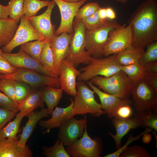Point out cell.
Masks as SVG:
<instances>
[{
  "label": "cell",
  "instance_id": "obj_12",
  "mask_svg": "<svg viewBox=\"0 0 157 157\" xmlns=\"http://www.w3.org/2000/svg\"><path fill=\"white\" fill-rule=\"evenodd\" d=\"M58 6L61 15L60 25L55 31L56 36L64 32L74 33L73 23L78 10L87 0H81L76 2H69L62 0H53Z\"/></svg>",
  "mask_w": 157,
  "mask_h": 157
},
{
  "label": "cell",
  "instance_id": "obj_49",
  "mask_svg": "<svg viewBox=\"0 0 157 157\" xmlns=\"http://www.w3.org/2000/svg\"><path fill=\"white\" fill-rule=\"evenodd\" d=\"M106 14L107 19L113 20L116 17L115 13L114 10L110 7L106 8Z\"/></svg>",
  "mask_w": 157,
  "mask_h": 157
},
{
  "label": "cell",
  "instance_id": "obj_4",
  "mask_svg": "<svg viewBox=\"0 0 157 157\" xmlns=\"http://www.w3.org/2000/svg\"><path fill=\"white\" fill-rule=\"evenodd\" d=\"M76 88L77 94L74 100V108L76 115H84L89 113L93 117H98L105 114L101 104L95 99L94 91L85 82H76Z\"/></svg>",
  "mask_w": 157,
  "mask_h": 157
},
{
  "label": "cell",
  "instance_id": "obj_21",
  "mask_svg": "<svg viewBox=\"0 0 157 157\" xmlns=\"http://www.w3.org/2000/svg\"><path fill=\"white\" fill-rule=\"evenodd\" d=\"M18 140L0 139V157H31L33 154L29 147L18 144Z\"/></svg>",
  "mask_w": 157,
  "mask_h": 157
},
{
  "label": "cell",
  "instance_id": "obj_13",
  "mask_svg": "<svg viewBox=\"0 0 157 157\" xmlns=\"http://www.w3.org/2000/svg\"><path fill=\"white\" fill-rule=\"evenodd\" d=\"M86 117L77 119L73 117L64 121L59 127L58 139L67 147L72 144L83 135L86 125Z\"/></svg>",
  "mask_w": 157,
  "mask_h": 157
},
{
  "label": "cell",
  "instance_id": "obj_15",
  "mask_svg": "<svg viewBox=\"0 0 157 157\" xmlns=\"http://www.w3.org/2000/svg\"><path fill=\"white\" fill-rule=\"evenodd\" d=\"M53 0L50 1L46 10L42 14L28 18L31 25L38 32L51 41L55 36L56 26L52 24L51 15L55 5Z\"/></svg>",
  "mask_w": 157,
  "mask_h": 157
},
{
  "label": "cell",
  "instance_id": "obj_53",
  "mask_svg": "<svg viewBox=\"0 0 157 157\" xmlns=\"http://www.w3.org/2000/svg\"><path fill=\"white\" fill-rule=\"evenodd\" d=\"M128 0H117V1L123 3H125Z\"/></svg>",
  "mask_w": 157,
  "mask_h": 157
},
{
  "label": "cell",
  "instance_id": "obj_27",
  "mask_svg": "<svg viewBox=\"0 0 157 157\" xmlns=\"http://www.w3.org/2000/svg\"><path fill=\"white\" fill-rule=\"evenodd\" d=\"M41 90L43 101L47 107L48 114L51 115L62 98L63 91L61 88L48 86Z\"/></svg>",
  "mask_w": 157,
  "mask_h": 157
},
{
  "label": "cell",
  "instance_id": "obj_5",
  "mask_svg": "<svg viewBox=\"0 0 157 157\" xmlns=\"http://www.w3.org/2000/svg\"><path fill=\"white\" fill-rule=\"evenodd\" d=\"M77 20L69 42V53L65 59L71 62L76 68L81 64L87 65L92 57L85 47L86 29L81 20Z\"/></svg>",
  "mask_w": 157,
  "mask_h": 157
},
{
  "label": "cell",
  "instance_id": "obj_8",
  "mask_svg": "<svg viewBox=\"0 0 157 157\" xmlns=\"http://www.w3.org/2000/svg\"><path fill=\"white\" fill-rule=\"evenodd\" d=\"M133 33L131 26L125 24L117 27L109 33L107 41L102 51L103 56L107 57L117 54L132 46Z\"/></svg>",
  "mask_w": 157,
  "mask_h": 157
},
{
  "label": "cell",
  "instance_id": "obj_51",
  "mask_svg": "<svg viewBox=\"0 0 157 157\" xmlns=\"http://www.w3.org/2000/svg\"><path fill=\"white\" fill-rule=\"evenodd\" d=\"M142 138V141L143 142L146 144L149 143L151 140V136L150 134L146 133L143 135Z\"/></svg>",
  "mask_w": 157,
  "mask_h": 157
},
{
  "label": "cell",
  "instance_id": "obj_10",
  "mask_svg": "<svg viewBox=\"0 0 157 157\" xmlns=\"http://www.w3.org/2000/svg\"><path fill=\"white\" fill-rule=\"evenodd\" d=\"M102 149L101 139L95 137L92 139L87 133L86 125L82 136L67 147L66 150L72 157H99L102 154Z\"/></svg>",
  "mask_w": 157,
  "mask_h": 157
},
{
  "label": "cell",
  "instance_id": "obj_48",
  "mask_svg": "<svg viewBox=\"0 0 157 157\" xmlns=\"http://www.w3.org/2000/svg\"><path fill=\"white\" fill-rule=\"evenodd\" d=\"M9 15L8 6H4L0 4V19L7 18Z\"/></svg>",
  "mask_w": 157,
  "mask_h": 157
},
{
  "label": "cell",
  "instance_id": "obj_41",
  "mask_svg": "<svg viewBox=\"0 0 157 157\" xmlns=\"http://www.w3.org/2000/svg\"><path fill=\"white\" fill-rule=\"evenodd\" d=\"M152 128L146 127L144 131L142 132L140 134L135 137H133L132 134L129 135L128 140L125 144L122 147H121L112 153L108 154L104 156V157H119L122 151L133 141L137 140L141 138V136L144 134L149 133L152 130Z\"/></svg>",
  "mask_w": 157,
  "mask_h": 157
},
{
  "label": "cell",
  "instance_id": "obj_52",
  "mask_svg": "<svg viewBox=\"0 0 157 157\" xmlns=\"http://www.w3.org/2000/svg\"><path fill=\"white\" fill-rule=\"evenodd\" d=\"M69 2H76L80 1L81 0H62Z\"/></svg>",
  "mask_w": 157,
  "mask_h": 157
},
{
  "label": "cell",
  "instance_id": "obj_38",
  "mask_svg": "<svg viewBox=\"0 0 157 157\" xmlns=\"http://www.w3.org/2000/svg\"><path fill=\"white\" fill-rule=\"evenodd\" d=\"M98 10L91 16L81 20L86 29L90 31L97 28L104 26L108 21V20L103 21L100 19Z\"/></svg>",
  "mask_w": 157,
  "mask_h": 157
},
{
  "label": "cell",
  "instance_id": "obj_30",
  "mask_svg": "<svg viewBox=\"0 0 157 157\" xmlns=\"http://www.w3.org/2000/svg\"><path fill=\"white\" fill-rule=\"evenodd\" d=\"M121 69L127 75L133 85L143 80L146 72L144 66L139 63L122 65Z\"/></svg>",
  "mask_w": 157,
  "mask_h": 157
},
{
  "label": "cell",
  "instance_id": "obj_43",
  "mask_svg": "<svg viewBox=\"0 0 157 157\" xmlns=\"http://www.w3.org/2000/svg\"><path fill=\"white\" fill-rule=\"evenodd\" d=\"M131 104L123 105L118 108L114 112L113 117L123 119H129L132 116L133 110Z\"/></svg>",
  "mask_w": 157,
  "mask_h": 157
},
{
  "label": "cell",
  "instance_id": "obj_50",
  "mask_svg": "<svg viewBox=\"0 0 157 157\" xmlns=\"http://www.w3.org/2000/svg\"><path fill=\"white\" fill-rule=\"evenodd\" d=\"M99 17L103 21H106L107 19L106 14V8L100 7L98 10Z\"/></svg>",
  "mask_w": 157,
  "mask_h": 157
},
{
  "label": "cell",
  "instance_id": "obj_22",
  "mask_svg": "<svg viewBox=\"0 0 157 157\" xmlns=\"http://www.w3.org/2000/svg\"><path fill=\"white\" fill-rule=\"evenodd\" d=\"M47 108H42L39 111H33L25 117L28 118L25 126L22 127V132L19 135V145L22 147H25L28 139L32 133L36 124L42 118L49 117Z\"/></svg>",
  "mask_w": 157,
  "mask_h": 157
},
{
  "label": "cell",
  "instance_id": "obj_29",
  "mask_svg": "<svg viewBox=\"0 0 157 157\" xmlns=\"http://www.w3.org/2000/svg\"><path fill=\"white\" fill-rule=\"evenodd\" d=\"M48 40H36L34 42H29L22 44L20 45L19 51L26 53L36 60L39 62L40 55L42 48L45 43Z\"/></svg>",
  "mask_w": 157,
  "mask_h": 157
},
{
  "label": "cell",
  "instance_id": "obj_47",
  "mask_svg": "<svg viewBox=\"0 0 157 157\" xmlns=\"http://www.w3.org/2000/svg\"><path fill=\"white\" fill-rule=\"evenodd\" d=\"M143 66L146 72L157 73V62L149 63Z\"/></svg>",
  "mask_w": 157,
  "mask_h": 157
},
{
  "label": "cell",
  "instance_id": "obj_28",
  "mask_svg": "<svg viewBox=\"0 0 157 157\" xmlns=\"http://www.w3.org/2000/svg\"><path fill=\"white\" fill-rule=\"evenodd\" d=\"M39 62L52 77L59 78L55 69L50 41L49 40L44 45L40 55Z\"/></svg>",
  "mask_w": 157,
  "mask_h": 157
},
{
  "label": "cell",
  "instance_id": "obj_18",
  "mask_svg": "<svg viewBox=\"0 0 157 157\" xmlns=\"http://www.w3.org/2000/svg\"><path fill=\"white\" fill-rule=\"evenodd\" d=\"M73 34H69L67 32L63 33L58 36H55L53 40L50 42L54 66L56 72L58 75L61 62L66 59L68 55L69 42Z\"/></svg>",
  "mask_w": 157,
  "mask_h": 157
},
{
  "label": "cell",
  "instance_id": "obj_17",
  "mask_svg": "<svg viewBox=\"0 0 157 157\" xmlns=\"http://www.w3.org/2000/svg\"><path fill=\"white\" fill-rule=\"evenodd\" d=\"M87 83L99 97L102 109L105 113L107 114L109 118H113L115 111L120 106L131 104V101L129 99H122L116 96L102 91L90 81H87Z\"/></svg>",
  "mask_w": 157,
  "mask_h": 157
},
{
  "label": "cell",
  "instance_id": "obj_35",
  "mask_svg": "<svg viewBox=\"0 0 157 157\" xmlns=\"http://www.w3.org/2000/svg\"><path fill=\"white\" fill-rule=\"evenodd\" d=\"M146 47L147 49L139 63L142 65L157 62V40L148 44Z\"/></svg>",
  "mask_w": 157,
  "mask_h": 157
},
{
  "label": "cell",
  "instance_id": "obj_54",
  "mask_svg": "<svg viewBox=\"0 0 157 157\" xmlns=\"http://www.w3.org/2000/svg\"><path fill=\"white\" fill-rule=\"evenodd\" d=\"M2 53H3V51H2V50L0 49V56H1V55Z\"/></svg>",
  "mask_w": 157,
  "mask_h": 157
},
{
  "label": "cell",
  "instance_id": "obj_45",
  "mask_svg": "<svg viewBox=\"0 0 157 157\" xmlns=\"http://www.w3.org/2000/svg\"><path fill=\"white\" fill-rule=\"evenodd\" d=\"M17 69L13 66L5 58L0 56V74L9 75L16 72Z\"/></svg>",
  "mask_w": 157,
  "mask_h": 157
},
{
  "label": "cell",
  "instance_id": "obj_37",
  "mask_svg": "<svg viewBox=\"0 0 157 157\" xmlns=\"http://www.w3.org/2000/svg\"><path fill=\"white\" fill-rule=\"evenodd\" d=\"M16 102L19 104L22 102L28 96L31 89L28 84L23 82L13 80Z\"/></svg>",
  "mask_w": 157,
  "mask_h": 157
},
{
  "label": "cell",
  "instance_id": "obj_42",
  "mask_svg": "<svg viewBox=\"0 0 157 157\" xmlns=\"http://www.w3.org/2000/svg\"><path fill=\"white\" fill-rule=\"evenodd\" d=\"M18 105L0 91V107L8 109L17 113L19 111Z\"/></svg>",
  "mask_w": 157,
  "mask_h": 157
},
{
  "label": "cell",
  "instance_id": "obj_11",
  "mask_svg": "<svg viewBox=\"0 0 157 157\" xmlns=\"http://www.w3.org/2000/svg\"><path fill=\"white\" fill-rule=\"evenodd\" d=\"M20 20V24L13 38L8 44L3 47V52L11 53L16 47L30 41L47 39L34 29L24 14Z\"/></svg>",
  "mask_w": 157,
  "mask_h": 157
},
{
  "label": "cell",
  "instance_id": "obj_3",
  "mask_svg": "<svg viewBox=\"0 0 157 157\" xmlns=\"http://www.w3.org/2000/svg\"><path fill=\"white\" fill-rule=\"evenodd\" d=\"M116 56L115 54L104 58L92 57L89 63L79 69L81 72L77 80L85 82L97 76L109 77L121 70L122 65L117 62Z\"/></svg>",
  "mask_w": 157,
  "mask_h": 157
},
{
  "label": "cell",
  "instance_id": "obj_39",
  "mask_svg": "<svg viewBox=\"0 0 157 157\" xmlns=\"http://www.w3.org/2000/svg\"><path fill=\"white\" fill-rule=\"evenodd\" d=\"M100 7L97 2L88 3L78 10L75 17L77 20H82L93 14Z\"/></svg>",
  "mask_w": 157,
  "mask_h": 157
},
{
  "label": "cell",
  "instance_id": "obj_33",
  "mask_svg": "<svg viewBox=\"0 0 157 157\" xmlns=\"http://www.w3.org/2000/svg\"><path fill=\"white\" fill-rule=\"evenodd\" d=\"M136 113L142 123V127L152 128L157 132V113L152 111H146Z\"/></svg>",
  "mask_w": 157,
  "mask_h": 157
},
{
  "label": "cell",
  "instance_id": "obj_36",
  "mask_svg": "<svg viewBox=\"0 0 157 157\" xmlns=\"http://www.w3.org/2000/svg\"><path fill=\"white\" fill-rule=\"evenodd\" d=\"M151 155L142 146L137 144L127 146L119 157H151Z\"/></svg>",
  "mask_w": 157,
  "mask_h": 157
},
{
  "label": "cell",
  "instance_id": "obj_46",
  "mask_svg": "<svg viewBox=\"0 0 157 157\" xmlns=\"http://www.w3.org/2000/svg\"><path fill=\"white\" fill-rule=\"evenodd\" d=\"M143 80L157 91V73L146 72Z\"/></svg>",
  "mask_w": 157,
  "mask_h": 157
},
{
  "label": "cell",
  "instance_id": "obj_6",
  "mask_svg": "<svg viewBox=\"0 0 157 157\" xmlns=\"http://www.w3.org/2000/svg\"><path fill=\"white\" fill-rule=\"evenodd\" d=\"M122 26L116 21L109 20L104 26L85 32V47L92 57L100 58L103 56V49L106 44L110 32Z\"/></svg>",
  "mask_w": 157,
  "mask_h": 157
},
{
  "label": "cell",
  "instance_id": "obj_16",
  "mask_svg": "<svg viewBox=\"0 0 157 157\" xmlns=\"http://www.w3.org/2000/svg\"><path fill=\"white\" fill-rule=\"evenodd\" d=\"M1 56L6 59L16 68H21L35 70L44 75L52 77L40 63L21 51L11 53L3 52Z\"/></svg>",
  "mask_w": 157,
  "mask_h": 157
},
{
  "label": "cell",
  "instance_id": "obj_34",
  "mask_svg": "<svg viewBox=\"0 0 157 157\" xmlns=\"http://www.w3.org/2000/svg\"><path fill=\"white\" fill-rule=\"evenodd\" d=\"M24 0H10L8 5L10 18L18 22L24 14L23 10Z\"/></svg>",
  "mask_w": 157,
  "mask_h": 157
},
{
  "label": "cell",
  "instance_id": "obj_20",
  "mask_svg": "<svg viewBox=\"0 0 157 157\" xmlns=\"http://www.w3.org/2000/svg\"><path fill=\"white\" fill-rule=\"evenodd\" d=\"M112 118V123L115 129L116 134L113 135L109 132L108 134L114 140L117 149L121 147L122 138L130 129L142 126V125L141 120L136 113L131 119H123L116 117Z\"/></svg>",
  "mask_w": 157,
  "mask_h": 157
},
{
  "label": "cell",
  "instance_id": "obj_2",
  "mask_svg": "<svg viewBox=\"0 0 157 157\" xmlns=\"http://www.w3.org/2000/svg\"><path fill=\"white\" fill-rule=\"evenodd\" d=\"M90 81L105 92L121 99H129L131 95L133 84L121 70L109 77L97 76Z\"/></svg>",
  "mask_w": 157,
  "mask_h": 157
},
{
  "label": "cell",
  "instance_id": "obj_1",
  "mask_svg": "<svg viewBox=\"0 0 157 157\" xmlns=\"http://www.w3.org/2000/svg\"><path fill=\"white\" fill-rule=\"evenodd\" d=\"M133 33L132 46L144 49L157 40V3L146 0L138 7L128 21Z\"/></svg>",
  "mask_w": 157,
  "mask_h": 157
},
{
  "label": "cell",
  "instance_id": "obj_9",
  "mask_svg": "<svg viewBox=\"0 0 157 157\" xmlns=\"http://www.w3.org/2000/svg\"><path fill=\"white\" fill-rule=\"evenodd\" d=\"M16 68L17 71L13 74L9 75L0 74V79H10L21 81L33 88L44 86L56 88H60L59 78L45 76L30 69Z\"/></svg>",
  "mask_w": 157,
  "mask_h": 157
},
{
  "label": "cell",
  "instance_id": "obj_7",
  "mask_svg": "<svg viewBox=\"0 0 157 157\" xmlns=\"http://www.w3.org/2000/svg\"><path fill=\"white\" fill-rule=\"evenodd\" d=\"M131 95L137 112L152 111L157 113V91L144 80L133 85Z\"/></svg>",
  "mask_w": 157,
  "mask_h": 157
},
{
  "label": "cell",
  "instance_id": "obj_44",
  "mask_svg": "<svg viewBox=\"0 0 157 157\" xmlns=\"http://www.w3.org/2000/svg\"><path fill=\"white\" fill-rule=\"evenodd\" d=\"M16 113L12 110L0 107V129L16 116Z\"/></svg>",
  "mask_w": 157,
  "mask_h": 157
},
{
  "label": "cell",
  "instance_id": "obj_25",
  "mask_svg": "<svg viewBox=\"0 0 157 157\" xmlns=\"http://www.w3.org/2000/svg\"><path fill=\"white\" fill-rule=\"evenodd\" d=\"M18 23L10 17L0 19V48L7 45L13 38Z\"/></svg>",
  "mask_w": 157,
  "mask_h": 157
},
{
  "label": "cell",
  "instance_id": "obj_40",
  "mask_svg": "<svg viewBox=\"0 0 157 157\" xmlns=\"http://www.w3.org/2000/svg\"><path fill=\"white\" fill-rule=\"evenodd\" d=\"M0 91H2L11 99L16 102V97L13 80L0 79Z\"/></svg>",
  "mask_w": 157,
  "mask_h": 157
},
{
  "label": "cell",
  "instance_id": "obj_14",
  "mask_svg": "<svg viewBox=\"0 0 157 157\" xmlns=\"http://www.w3.org/2000/svg\"><path fill=\"white\" fill-rule=\"evenodd\" d=\"M81 73L68 60L65 59L61 62L59 75L60 88L66 93L74 97L77 94L76 79Z\"/></svg>",
  "mask_w": 157,
  "mask_h": 157
},
{
  "label": "cell",
  "instance_id": "obj_19",
  "mask_svg": "<svg viewBox=\"0 0 157 157\" xmlns=\"http://www.w3.org/2000/svg\"><path fill=\"white\" fill-rule=\"evenodd\" d=\"M70 99L71 103L66 107L62 108L56 106L52 113L51 119L47 120H39V126L42 129H46L44 133H49L51 129L59 127L64 121L76 115L74 108V101L72 98Z\"/></svg>",
  "mask_w": 157,
  "mask_h": 157
},
{
  "label": "cell",
  "instance_id": "obj_23",
  "mask_svg": "<svg viewBox=\"0 0 157 157\" xmlns=\"http://www.w3.org/2000/svg\"><path fill=\"white\" fill-rule=\"evenodd\" d=\"M44 103L41 90H31L26 98L18 104V106L19 111L26 116L36 108H43Z\"/></svg>",
  "mask_w": 157,
  "mask_h": 157
},
{
  "label": "cell",
  "instance_id": "obj_26",
  "mask_svg": "<svg viewBox=\"0 0 157 157\" xmlns=\"http://www.w3.org/2000/svg\"><path fill=\"white\" fill-rule=\"evenodd\" d=\"M25 115L19 111L16 114L14 120L10 122L5 126L0 129V139L7 138L10 140L17 141L19 137L17 135L20 131L19 126L23 118Z\"/></svg>",
  "mask_w": 157,
  "mask_h": 157
},
{
  "label": "cell",
  "instance_id": "obj_31",
  "mask_svg": "<svg viewBox=\"0 0 157 157\" xmlns=\"http://www.w3.org/2000/svg\"><path fill=\"white\" fill-rule=\"evenodd\" d=\"M50 2L48 0H24V14L27 18L35 16L40 9L48 6Z\"/></svg>",
  "mask_w": 157,
  "mask_h": 157
},
{
  "label": "cell",
  "instance_id": "obj_24",
  "mask_svg": "<svg viewBox=\"0 0 157 157\" xmlns=\"http://www.w3.org/2000/svg\"><path fill=\"white\" fill-rule=\"evenodd\" d=\"M144 51V48L131 46L116 54V59L121 65L139 63Z\"/></svg>",
  "mask_w": 157,
  "mask_h": 157
},
{
  "label": "cell",
  "instance_id": "obj_32",
  "mask_svg": "<svg viewBox=\"0 0 157 157\" xmlns=\"http://www.w3.org/2000/svg\"><path fill=\"white\" fill-rule=\"evenodd\" d=\"M63 143L58 139L51 147L43 146V154L47 157H70L64 147Z\"/></svg>",
  "mask_w": 157,
  "mask_h": 157
}]
</instances>
